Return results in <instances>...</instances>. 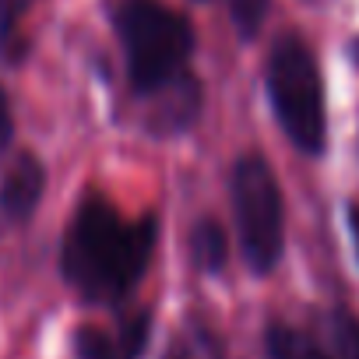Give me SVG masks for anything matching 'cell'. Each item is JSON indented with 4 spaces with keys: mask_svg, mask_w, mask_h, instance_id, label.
<instances>
[{
    "mask_svg": "<svg viewBox=\"0 0 359 359\" xmlns=\"http://www.w3.org/2000/svg\"><path fill=\"white\" fill-rule=\"evenodd\" d=\"M268 95L289 141L310 155L324 148V81L310 46L299 36H282L268 60Z\"/></svg>",
    "mask_w": 359,
    "mask_h": 359,
    "instance_id": "cell-3",
    "label": "cell"
},
{
    "mask_svg": "<svg viewBox=\"0 0 359 359\" xmlns=\"http://www.w3.org/2000/svg\"><path fill=\"white\" fill-rule=\"evenodd\" d=\"M348 233H352V243L359 254V205H348Z\"/></svg>",
    "mask_w": 359,
    "mask_h": 359,
    "instance_id": "cell-15",
    "label": "cell"
},
{
    "mask_svg": "<svg viewBox=\"0 0 359 359\" xmlns=\"http://www.w3.org/2000/svg\"><path fill=\"white\" fill-rule=\"evenodd\" d=\"M229 4V15L240 29V36H254L264 22V11H268V0H226Z\"/></svg>",
    "mask_w": 359,
    "mask_h": 359,
    "instance_id": "cell-12",
    "label": "cell"
},
{
    "mask_svg": "<svg viewBox=\"0 0 359 359\" xmlns=\"http://www.w3.org/2000/svg\"><path fill=\"white\" fill-rule=\"evenodd\" d=\"M165 359H226V348L205 320H187L172 334Z\"/></svg>",
    "mask_w": 359,
    "mask_h": 359,
    "instance_id": "cell-8",
    "label": "cell"
},
{
    "mask_svg": "<svg viewBox=\"0 0 359 359\" xmlns=\"http://www.w3.org/2000/svg\"><path fill=\"white\" fill-rule=\"evenodd\" d=\"M151 102L148 109V123L151 130L158 134H176V130H187L201 109V85L184 71L176 81H169L165 88L151 92V95H141Z\"/></svg>",
    "mask_w": 359,
    "mask_h": 359,
    "instance_id": "cell-6",
    "label": "cell"
},
{
    "mask_svg": "<svg viewBox=\"0 0 359 359\" xmlns=\"http://www.w3.org/2000/svg\"><path fill=\"white\" fill-rule=\"evenodd\" d=\"M11 134H15V116H11V99L0 85V151L11 144Z\"/></svg>",
    "mask_w": 359,
    "mask_h": 359,
    "instance_id": "cell-14",
    "label": "cell"
},
{
    "mask_svg": "<svg viewBox=\"0 0 359 359\" xmlns=\"http://www.w3.org/2000/svg\"><path fill=\"white\" fill-rule=\"evenodd\" d=\"M268 355L271 359H327V352L303 331L275 324L268 331Z\"/></svg>",
    "mask_w": 359,
    "mask_h": 359,
    "instance_id": "cell-10",
    "label": "cell"
},
{
    "mask_svg": "<svg viewBox=\"0 0 359 359\" xmlns=\"http://www.w3.org/2000/svg\"><path fill=\"white\" fill-rule=\"evenodd\" d=\"M116 32L137 95H151L187 71L194 32L184 15L158 0H123L116 8Z\"/></svg>",
    "mask_w": 359,
    "mask_h": 359,
    "instance_id": "cell-2",
    "label": "cell"
},
{
    "mask_svg": "<svg viewBox=\"0 0 359 359\" xmlns=\"http://www.w3.org/2000/svg\"><path fill=\"white\" fill-rule=\"evenodd\" d=\"M327 359H359V317L334 310L327 317Z\"/></svg>",
    "mask_w": 359,
    "mask_h": 359,
    "instance_id": "cell-11",
    "label": "cell"
},
{
    "mask_svg": "<svg viewBox=\"0 0 359 359\" xmlns=\"http://www.w3.org/2000/svg\"><path fill=\"white\" fill-rule=\"evenodd\" d=\"M155 250V219L127 222L109 201L85 198L64 236V278L88 303L123 299L144 275Z\"/></svg>",
    "mask_w": 359,
    "mask_h": 359,
    "instance_id": "cell-1",
    "label": "cell"
},
{
    "mask_svg": "<svg viewBox=\"0 0 359 359\" xmlns=\"http://www.w3.org/2000/svg\"><path fill=\"white\" fill-rule=\"evenodd\" d=\"M148 313H137L123 320L116 331L106 327H81L74 334V352L78 359H137L148 341Z\"/></svg>",
    "mask_w": 359,
    "mask_h": 359,
    "instance_id": "cell-5",
    "label": "cell"
},
{
    "mask_svg": "<svg viewBox=\"0 0 359 359\" xmlns=\"http://www.w3.org/2000/svg\"><path fill=\"white\" fill-rule=\"evenodd\" d=\"M36 4V0H0V53H4L15 36H18V25L25 18V11Z\"/></svg>",
    "mask_w": 359,
    "mask_h": 359,
    "instance_id": "cell-13",
    "label": "cell"
},
{
    "mask_svg": "<svg viewBox=\"0 0 359 359\" xmlns=\"http://www.w3.org/2000/svg\"><path fill=\"white\" fill-rule=\"evenodd\" d=\"M43 187H46V172L39 165L36 155H18L4 180H0V212H4L11 222H29L32 212L39 208V198H43Z\"/></svg>",
    "mask_w": 359,
    "mask_h": 359,
    "instance_id": "cell-7",
    "label": "cell"
},
{
    "mask_svg": "<svg viewBox=\"0 0 359 359\" xmlns=\"http://www.w3.org/2000/svg\"><path fill=\"white\" fill-rule=\"evenodd\" d=\"M233 212H236V229L243 243V257L257 275H268L285 243V226H282V191L275 184V172L261 155H247L236 162L233 180Z\"/></svg>",
    "mask_w": 359,
    "mask_h": 359,
    "instance_id": "cell-4",
    "label": "cell"
},
{
    "mask_svg": "<svg viewBox=\"0 0 359 359\" xmlns=\"http://www.w3.org/2000/svg\"><path fill=\"white\" fill-rule=\"evenodd\" d=\"M191 254H194V264L201 271H208V275L222 271V264H226V233H222V226L215 219H205V222L194 226Z\"/></svg>",
    "mask_w": 359,
    "mask_h": 359,
    "instance_id": "cell-9",
    "label": "cell"
}]
</instances>
